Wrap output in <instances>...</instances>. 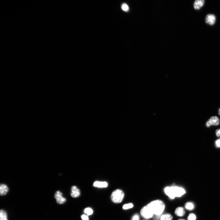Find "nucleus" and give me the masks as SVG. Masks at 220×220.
<instances>
[{"label": "nucleus", "instance_id": "obj_16", "mask_svg": "<svg viewBox=\"0 0 220 220\" xmlns=\"http://www.w3.org/2000/svg\"><path fill=\"white\" fill-rule=\"evenodd\" d=\"M93 210L92 208H87L84 210V212L87 214V215H91L93 213Z\"/></svg>", "mask_w": 220, "mask_h": 220}, {"label": "nucleus", "instance_id": "obj_22", "mask_svg": "<svg viewBox=\"0 0 220 220\" xmlns=\"http://www.w3.org/2000/svg\"><path fill=\"white\" fill-rule=\"evenodd\" d=\"M81 218L83 220H89L88 217L86 215H83L81 216Z\"/></svg>", "mask_w": 220, "mask_h": 220}, {"label": "nucleus", "instance_id": "obj_6", "mask_svg": "<svg viewBox=\"0 0 220 220\" xmlns=\"http://www.w3.org/2000/svg\"><path fill=\"white\" fill-rule=\"evenodd\" d=\"M54 197L56 201L59 204H63L66 201V199L63 197V194L59 191L56 192Z\"/></svg>", "mask_w": 220, "mask_h": 220}, {"label": "nucleus", "instance_id": "obj_2", "mask_svg": "<svg viewBox=\"0 0 220 220\" xmlns=\"http://www.w3.org/2000/svg\"><path fill=\"white\" fill-rule=\"evenodd\" d=\"M153 212L157 216L161 215L165 210V205L163 202L160 200L152 201L147 205Z\"/></svg>", "mask_w": 220, "mask_h": 220}, {"label": "nucleus", "instance_id": "obj_1", "mask_svg": "<svg viewBox=\"0 0 220 220\" xmlns=\"http://www.w3.org/2000/svg\"><path fill=\"white\" fill-rule=\"evenodd\" d=\"M165 194L171 199H174L176 197H180L184 194L186 192L182 188L177 186L168 187L164 189Z\"/></svg>", "mask_w": 220, "mask_h": 220}, {"label": "nucleus", "instance_id": "obj_20", "mask_svg": "<svg viewBox=\"0 0 220 220\" xmlns=\"http://www.w3.org/2000/svg\"><path fill=\"white\" fill-rule=\"evenodd\" d=\"M139 217L138 214H135L132 217V220H139Z\"/></svg>", "mask_w": 220, "mask_h": 220}, {"label": "nucleus", "instance_id": "obj_25", "mask_svg": "<svg viewBox=\"0 0 220 220\" xmlns=\"http://www.w3.org/2000/svg\"><path fill=\"white\" fill-rule=\"evenodd\" d=\"M178 220H185L183 219H179Z\"/></svg>", "mask_w": 220, "mask_h": 220}, {"label": "nucleus", "instance_id": "obj_17", "mask_svg": "<svg viewBox=\"0 0 220 220\" xmlns=\"http://www.w3.org/2000/svg\"><path fill=\"white\" fill-rule=\"evenodd\" d=\"M122 9L125 12H127L129 10L128 6L126 3H123L121 5Z\"/></svg>", "mask_w": 220, "mask_h": 220}, {"label": "nucleus", "instance_id": "obj_21", "mask_svg": "<svg viewBox=\"0 0 220 220\" xmlns=\"http://www.w3.org/2000/svg\"><path fill=\"white\" fill-rule=\"evenodd\" d=\"M215 143L217 148H220V139L216 140Z\"/></svg>", "mask_w": 220, "mask_h": 220}, {"label": "nucleus", "instance_id": "obj_13", "mask_svg": "<svg viewBox=\"0 0 220 220\" xmlns=\"http://www.w3.org/2000/svg\"><path fill=\"white\" fill-rule=\"evenodd\" d=\"M0 220H8L7 213L3 210L0 212Z\"/></svg>", "mask_w": 220, "mask_h": 220}, {"label": "nucleus", "instance_id": "obj_3", "mask_svg": "<svg viewBox=\"0 0 220 220\" xmlns=\"http://www.w3.org/2000/svg\"><path fill=\"white\" fill-rule=\"evenodd\" d=\"M124 197V193L122 190L120 189L116 190L112 193L111 199L112 201L115 203H121Z\"/></svg>", "mask_w": 220, "mask_h": 220}, {"label": "nucleus", "instance_id": "obj_8", "mask_svg": "<svg viewBox=\"0 0 220 220\" xmlns=\"http://www.w3.org/2000/svg\"><path fill=\"white\" fill-rule=\"evenodd\" d=\"M81 194L80 191L76 186H73L71 188V196L73 198H77Z\"/></svg>", "mask_w": 220, "mask_h": 220}, {"label": "nucleus", "instance_id": "obj_7", "mask_svg": "<svg viewBox=\"0 0 220 220\" xmlns=\"http://www.w3.org/2000/svg\"><path fill=\"white\" fill-rule=\"evenodd\" d=\"M216 17L213 14H207L205 18V21L208 24L211 26L214 25L215 23Z\"/></svg>", "mask_w": 220, "mask_h": 220}, {"label": "nucleus", "instance_id": "obj_5", "mask_svg": "<svg viewBox=\"0 0 220 220\" xmlns=\"http://www.w3.org/2000/svg\"><path fill=\"white\" fill-rule=\"evenodd\" d=\"M220 120L217 116H214L210 117L207 121L206 126L207 127H210L212 126H217L219 125Z\"/></svg>", "mask_w": 220, "mask_h": 220}, {"label": "nucleus", "instance_id": "obj_24", "mask_svg": "<svg viewBox=\"0 0 220 220\" xmlns=\"http://www.w3.org/2000/svg\"><path fill=\"white\" fill-rule=\"evenodd\" d=\"M218 114L219 115H220V108H219L218 110Z\"/></svg>", "mask_w": 220, "mask_h": 220}, {"label": "nucleus", "instance_id": "obj_12", "mask_svg": "<svg viewBox=\"0 0 220 220\" xmlns=\"http://www.w3.org/2000/svg\"><path fill=\"white\" fill-rule=\"evenodd\" d=\"M185 213L184 208L181 207L177 208L175 211L176 215L178 217H181L184 216Z\"/></svg>", "mask_w": 220, "mask_h": 220}, {"label": "nucleus", "instance_id": "obj_23", "mask_svg": "<svg viewBox=\"0 0 220 220\" xmlns=\"http://www.w3.org/2000/svg\"><path fill=\"white\" fill-rule=\"evenodd\" d=\"M216 134L217 137H220V128L217 130L216 131Z\"/></svg>", "mask_w": 220, "mask_h": 220}, {"label": "nucleus", "instance_id": "obj_18", "mask_svg": "<svg viewBox=\"0 0 220 220\" xmlns=\"http://www.w3.org/2000/svg\"><path fill=\"white\" fill-rule=\"evenodd\" d=\"M133 205L132 203H129L124 205L123 207V209L125 210H126L129 209L131 208H133Z\"/></svg>", "mask_w": 220, "mask_h": 220}, {"label": "nucleus", "instance_id": "obj_19", "mask_svg": "<svg viewBox=\"0 0 220 220\" xmlns=\"http://www.w3.org/2000/svg\"><path fill=\"white\" fill-rule=\"evenodd\" d=\"M196 216L193 213L190 214L188 218V220H196Z\"/></svg>", "mask_w": 220, "mask_h": 220}, {"label": "nucleus", "instance_id": "obj_14", "mask_svg": "<svg viewBox=\"0 0 220 220\" xmlns=\"http://www.w3.org/2000/svg\"><path fill=\"white\" fill-rule=\"evenodd\" d=\"M185 208L187 210H192L194 209V205L193 203L191 202H188L186 203L185 206Z\"/></svg>", "mask_w": 220, "mask_h": 220}, {"label": "nucleus", "instance_id": "obj_11", "mask_svg": "<svg viewBox=\"0 0 220 220\" xmlns=\"http://www.w3.org/2000/svg\"><path fill=\"white\" fill-rule=\"evenodd\" d=\"M108 183L106 182L95 181L93 184V186L95 187L98 188H106L108 186Z\"/></svg>", "mask_w": 220, "mask_h": 220}, {"label": "nucleus", "instance_id": "obj_4", "mask_svg": "<svg viewBox=\"0 0 220 220\" xmlns=\"http://www.w3.org/2000/svg\"><path fill=\"white\" fill-rule=\"evenodd\" d=\"M141 215L144 218L148 219L153 217L154 213L149 207L147 205L142 208L140 211Z\"/></svg>", "mask_w": 220, "mask_h": 220}, {"label": "nucleus", "instance_id": "obj_9", "mask_svg": "<svg viewBox=\"0 0 220 220\" xmlns=\"http://www.w3.org/2000/svg\"><path fill=\"white\" fill-rule=\"evenodd\" d=\"M9 190L8 186L4 184H2L0 186V194L1 195L3 196L6 195Z\"/></svg>", "mask_w": 220, "mask_h": 220}, {"label": "nucleus", "instance_id": "obj_10", "mask_svg": "<svg viewBox=\"0 0 220 220\" xmlns=\"http://www.w3.org/2000/svg\"><path fill=\"white\" fill-rule=\"evenodd\" d=\"M205 3L204 0H197L194 3V7L195 10H199L202 8Z\"/></svg>", "mask_w": 220, "mask_h": 220}, {"label": "nucleus", "instance_id": "obj_15", "mask_svg": "<svg viewBox=\"0 0 220 220\" xmlns=\"http://www.w3.org/2000/svg\"><path fill=\"white\" fill-rule=\"evenodd\" d=\"M172 217L171 214L167 213L163 214L160 217V220H172Z\"/></svg>", "mask_w": 220, "mask_h": 220}]
</instances>
